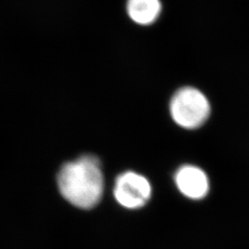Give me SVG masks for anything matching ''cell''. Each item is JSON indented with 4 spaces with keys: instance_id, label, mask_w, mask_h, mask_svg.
<instances>
[{
    "instance_id": "6da1fadb",
    "label": "cell",
    "mask_w": 249,
    "mask_h": 249,
    "mask_svg": "<svg viewBox=\"0 0 249 249\" xmlns=\"http://www.w3.org/2000/svg\"><path fill=\"white\" fill-rule=\"evenodd\" d=\"M61 195L71 204L89 210L98 204L104 193L101 162L93 155H83L65 163L57 176Z\"/></svg>"
},
{
    "instance_id": "7a4b0ae2",
    "label": "cell",
    "mask_w": 249,
    "mask_h": 249,
    "mask_svg": "<svg viewBox=\"0 0 249 249\" xmlns=\"http://www.w3.org/2000/svg\"><path fill=\"white\" fill-rule=\"evenodd\" d=\"M170 114L176 124L185 129H196L211 115V105L204 93L195 87H182L170 101Z\"/></svg>"
},
{
    "instance_id": "3957f363",
    "label": "cell",
    "mask_w": 249,
    "mask_h": 249,
    "mask_svg": "<svg viewBox=\"0 0 249 249\" xmlns=\"http://www.w3.org/2000/svg\"><path fill=\"white\" fill-rule=\"evenodd\" d=\"M114 196L122 207L128 210H137L150 200L151 184L142 175L133 171H126L116 178Z\"/></svg>"
},
{
    "instance_id": "277c9868",
    "label": "cell",
    "mask_w": 249,
    "mask_h": 249,
    "mask_svg": "<svg viewBox=\"0 0 249 249\" xmlns=\"http://www.w3.org/2000/svg\"><path fill=\"white\" fill-rule=\"evenodd\" d=\"M175 183L178 190L188 198L202 199L210 190V181L203 170L192 164H185L175 174Z\"/></svg>"
},
{
    "instance_id": "5b68a950",
    "label": "cell",
    "mask_w": 249,
    "mask_h": 249,
    "mask_svg": "<svg viewBox=\"0 0 249 249\" xmlns=\"http://www.w3.org/2000/svg\"><path fill=\"white\" fill-rule=\"evenodd\" d=\"M126 12L135 23L142 26L151 25L161 12L160 0H127Z\"/></svg>"
}]
</instances>
